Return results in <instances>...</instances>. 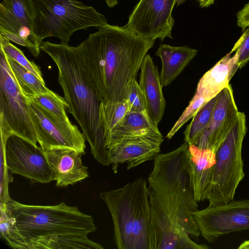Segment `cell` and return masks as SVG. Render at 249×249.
<instances>
[{"label":"cell","instance_id":"obj_28","mask_svg":"<svg viewBox=\"0 0 249 249\" xmlns=\"http://www.w3.org/2000/svg\"><path fill=\"white\" fill-rule=\"evenodd\" d=\"M55 117L64 121H70L66 109L68 105L64 98L53 91L29 99Z\"/></svg>","mask_w":249,"mask_h":249},{"label":"cell","instance_id":"obj_8","mask_svg":"<svg viewBox=\"0 0 249 249\" xmlns=\"http://www.w3.org/2000/svg\"><path fill=\"white\" fill-rule=\"evenodd\" d=\"M0 131L8 136L15 135L37 145V137L32 122L27 99L18 85L7 56L1 48Z\"/></svg>","mask_w":249,"mask_h":249},{"label":"cell","instance_id":"obj_27","mask_svg":"<svg viewBox=\"0 0 249 249\" xmlns=\"http://www.w3.org/2000/svg\"><path fill=\"white\" fill-rule=\"evenodd\" d=\"M0 213L1 238L12 248L26 249L25 243L13 224L5 204L0 203Z\"/></svg>","mask_w":249,"mask_h":249},{"label":"cell","instance_id":"obj_7","mask_svg":"<svg viewBox=\"0 0 249 249\" xmlns=\"http://www.w3.org/2000/svg\"><path fill=\"white\" fill-rule=\"evenodd\" d=\"M149 189L162 195L176 197L193 211L197 208L191 180L189 145L185 142L176 150L159 154L154 159L148 178Z\"/></svg>","mask_w":249,"mask_h":249},{"label":"cell","instance_id":"obj_3","mask_svg":"<svg viewBox=\"0 0 249 249\" xmlns=\"http://www.w3.org/2000/svg\"><path fill=\"white\" fill-rule=\"evenodd\" d=\"M112 217L119 249H156L149 189L140 178L124 187L100 194Z\"/></svg>","mask_w":249,"mask_h":249},{"label":"cell","instance_id":"obj_2","mask_svg":"<svg viewBox=\"0 0 249 249\" xmlns=\"http://www.w3.org/2000/svg\"><path fill=\"white\" fill-rule=\"evenodd\" d=\"M40 50L53 60L58 71V82L68 105V112L80 126L93 158L100 164L110 165L101 126L100 107L103 102L83 68L76 47L42 42Z\"/></svg>","mask_w":249,"mask_h":249},{"label":"cell","instance_id":"obj_5","mask_svg":"<svg viewBox=\"0 0 249 249\" xmlns=\"http://www.w3.org/2000/svg\"><path fill=\"white\" fill-rule=\"evenodd\" d=\"M32 0V32L41 43L44 38L54 36L68 44L74 32L107 23L104 15L77 0Z\"/></svg>","mask_w":249,"mask_h":249},{"label":"cell","instance_id":"obj_6","mask_svg":"<svg viewBox=\"0 0 249 249\" xmlns=\"http://www.w3.org/2000/svg\"><path fill=\"white\" fill-rule=\"evenodd\" d=\"M247 131L246 116L239 111L235 122L215 152L209 206L227 204L234 199L236 190L245 177L242 147Z\"/></svg>","mask_w":249,"mask_h":249},{"label":"cell","instance_id":"obj_22","mask_svg":"<svg viewBox=\"0 0 249 249\" xmlns=\"http://www.w3.org/2000/svg\"><path fill=\"white\" fill-rule=\"evenodd\" d=\"M103 249L100 244L89 240L87 236L72 234L53 235L37 238L26 243V249Z\"/></svg>","mask_w":249,"mask_h":249},{"label":"cell","instance_id":"obj_39","mask_svg":"<svg viewBox=\"0 0 249 249\" xmlns=\"http://www.w3.org/2000/svg\"><path fill=\"white\" fill-rule=\"evenodd\" d=\"M186 0H177L176 1V4L177 6H178L181 4H182L183 2H184Z\"/></svg>","mask_w":249,"mask_h":249},{"label":"cell","instance_id":"obj_23","mask_svg":"<svg viewBox=\"0 0 249 249\" xmlns=\"http://www.w3.org/2000/svg\"><path fill=\"white\" fill-rule=\"evenodd\" d=\"M7 58L17 84L27 99H31L51 91L46 86L45 82L30 71L7 56Z\"/></svg>","mask_w":249,"mask_h":249},{"label":"cell","instance_id":"obj_30","mask_svg":"<svg viewBox=\"0 0 249 249\" xmlns=\"http://www.w3.org/2000/svg\"><path fill=\"white\" fill-rule=\"evenodd\" d=\"M0 4L32 31L34 16L32 0H2Z\"/></svg>","mask_w":249,"mask_h":249},{"label":"cell","instance_id":"obj_34","mask_svg":"<svg viewBox=\"0 0 249 249\" xmlns=\"http://www.w3.org/2000/svg\"><path fill=\"white\" fill-rule=\"evenodd\" d=\"M244 30L231 51L237 53L240 69L245 66L249 60V26Z\"/></svg>","mask_w":249,"mask_h":249},{"label":"cell","instance_id":"obj_32","mask_svg":"<svg viewBox=\"0 0 249 249\" xmlns=\"http://www.w3.org/2000/svg\"><path fill=\"white\" fill-rule=\"evenodd\" d=\"M209 101L196 92L189 105L168 133L166 138L171 139L189 120L193 118L198 111Z\"/></svg>","mask_w":249,"mask_h":249},{"label":"cell","instance_id":"obj_12","mask_svg":"<svg viewBox=\"0 0 249 249\" xmlns=\"http://www.w3.org/2000/svg\"><path fill=\"white\" fill-rule=\"evenodd\" d=\"M7 167L16 174L41 183L54 180L52 170L40 146L19 136L11 135L5 146Z\"/></svg>","mask_w":249,"mask_h":249},{"label":"cell","instance_id":"obj_1","mask_svg":"<svg viewBox=\"0 0 249 249\" xmlns=\"http://www.w3.org/2000/svg\"><path fill=\"white\" fill-rule=\"evenodd\" d=\"M155 41L124 26L107 23L76 47L85 72L103 102L126 99L129 85Z\"/></svg>","mask_w":249,"mask_h":249},{"label":"cell","instance_id":"obj_4","mask_svg":"<svg viewBox=\"0 0 249 249\" xmlns=\"http://www.w3.org/2000/svg\"><path fill=\"white\" fill-rule=\"evenodd\" d=\"M12 221L28 241L53 235L87 236L96 231L93 217L64 202L55 205H31L12 200L5 204Z\"/></svg>","mask_w":249,"mask_h":249},{"label":"cell","instance_id":"obj_18","mask_svg":"<svg viewBox=\"0 0 249 249\" xmlns=\"http://www.w3.org/2000/svg\"><path fill=\"white\" fill-rule=\"evenodd\" d=\"M189 155L195 199L197 202L207 200L211 188L215 153L192 144L189 145Z\"/></svg>","mask_w":249,"mask_h":249},{"label":"cell","instance_id":"obj_20","mask_svg":"<svg viewBox=\"0 0 249 249\" xmlns=\"http://www.w3.org/2000/svg\"><path fill=\"white\" fill-rule=\"evenodd\" d=\"M197 53V50L188 46L177 47L160 44L156 55L160 58L162 63L160 75L162 86L166 87L171 84Z\"/></svg>","mask_w":249,"mask_h":249},{"label":"cell","instance_id":"obj_37","mask_svg":"<svg viewBox=\"0 0 249 249\" xmlns=\"http://www.w3.org/2000/svg\"><path fill=\"white\" fill-rule=\"evenodd\" d=\"M106 3L110 8H113L118 4V0H106Z\"/></svg>","mask_w":249,"mask_h":249},{"label":"cell","instance_id":"obj_14","mask_svg":"<svg viewBox=\"0 0 249 249\" xmlns=\"http://www.w3.org/2000/svg\"><path fill=\"white\" fill-rule=\"evenodd\" d=\"M162 142L161 134L127 137L115 142L108 147L112 170L116 173L119 165L124 163L130 169L154 159Z\"/></svg>","mask_w":249,"mask_h":249},{"label":"cell","instance_id":"obj_29","mask_svg":"<svg viewBox=\"0 0 249 249\" xmlns=\"http://www.w3.org/2000/svg\"><path fill=\"white\" fill-rule=\"evenodd\" d=\"M10 41L6 36L0 34V48L3 51L6 55L45 82L39 67L33 61L28 59L23 52L12 44Z\"/></svg>","mask_w":249,"mask_h":249},{"label":"cell","instance_id":"obj_16","mask_svg":"<svg viewBox=\"0 0 249 249\" xmlns=\"http://www.w3.org/2000/svg\"><path fill=\"white\" fill-rule=\"evenodd\" d=\"M52 170L56 186L65 187L87 178L88 167L82 161L83 155L70 148L56 147L44 151Z\"/></svg>","mask_w":249,"mask_h":249},{"label":"cell","instance_id":"obj_25","mask_svg":"<svg viewBox=\"0 0 249 249\" xmlns=\"http://www.w3.org/2000/svg\"><path fill=\"white\" fill-rule=\"evenodd\" d=\"M216 100L217 95L207 102L187 125L183 133L184 141L189 145L194 144L209 124L216 105Z\"/></svg>","mask_w":249,"mask_h":249},{"label":"cell","instance_id":"obj_33","mask_svg":"<svg viewBox=\"0 0 249 249\" xmlns=\"http://www.w3.org/2000/svg\"><path fill=\"white\" fill-rule=\"evenodd\" d=\"M126 99L128 103L129 111L146 110L145 97L136 79L133 80L129 85Z\"/></svg>","mask_w":249,"mask_h":249},{"label":"cell","instance_id":"obj_35","mask_svg":"<svg viewBox=\"0 0 249 249\" xmlns=\"http://www.w3.org/2000/svg\"><path fill=\"white\" fill-rule=\"evenodd\" d=\"M237 24L242 30L249 26V2L237 13Z\"/></svg>","mask_w":249,"mask_h":249},{"label":"cell","instance_id":"obj_17","mask_svg":"<svg viewBox=\"0 0 249 249\" xmlns=\"http://www.w3.org/2000/svg\"><path fill=\"white\" fill-rule=\"evenodd\" d=\"M140 70L139 84L145 97L146 110L158 125L164 114L166 102L157 68L149 54L143 59Z\"/></svg>","mask_w":249,"mask_h":249},{"label":"cell","instance_id":"obj_40","mask_svg":"<svg viewBox=\"0 0 249 249\" xmlns=\"http://www.w3.org/2000/svg\"><path fill=\"white\" fill-rule=\"evenodd\" d=\"M198 0L199 2V3H201L202 2H203L204 1V0Z\"/></svg>","mask_w":249,"mask_h":249},{"label":"cell","instance_id":"obj_11","mask_svg":"<svg viewBox=\"0 0 249 249\" xmlns=\"http://www.w3.org/2000/svg\"><path fill=\"white\" fill-rule=\"evenodd\" d=\"M177 0H140L124 27L138 36L153 40L172 39V11Z\"/></svg>","mask_w":249,"mask_h":249},{"label":"cell","instance_id":"obj_21","mask_svg":"<svg viewBox=\"0 0 249 249\" xmlns=\"http://www.w3.org/2000/svg\"><path fill=\"white\" fill-rule=\"evenodd\" d=\"M160 134L158 125L150 119L146 110L129 111L107 136L106 147L108 150L110 144L124 137Z\"/></svg>","mask_w":249,"mask_h":249},{"label":"cell","instance_id":"obj_26","mask_svg":"<svg viewBox=\"0 0 249 249\" xmlns=\"http://www.w3.org/2000/svg\"><path fill=\"white\" fill-rule=\"evenodd\" d=\"M129 111V107L126 99L116 103H101L100 107V122L106 140L110 131Z\"/></svg>","mask_w":249,"mask_h":249},{"label":"cell","instance_id":"obj_13","mask_svg":"<svg viewBox=\"0 0 249 249\" xmlns=\"http://www.w3.org/2000/svg\"><path fill=\"white\" fill-rule=\"evenodd\" d=\"M238 112L233 90L229 84L217 95L216 105L209 124L194 145L215 153L233 126Z\"/></svg>","mask_w":249,"mask_h":249},{"label":"cell","instance_id":"obj_19","mask_svg":"<svg viewBox=\"0 0 249 249\" xmlns=\"http://www.w3.org/2000/svg\"><path fill=\"white\" fill-rule=\"evenodd\" d=\"M230 52L221 59L199 80L196 92L210 101L227 87L239 68L238 55Z\"/></svg>","mask_w":249,"mask_h":249},{"label":"cell","instance_id":"obj_31","mask_svg":"<svg viewBox=\"0 0 249 249\" xmlns=\"http://www.w3.org/2000/svg\"><path fill=\"white\" fill-rule=\"evenodd\" d=\"M8 136L0 131V203L7 204L12 199L11 198L8 187L12 182L13 177L6 164L5 157V146Z\"/></svg>","mask_w":249,"mask_h":249},{"label":"cell","instance_id":"obj_15","mask_svg":"<svg viewBox=\"0 0 249 249\" xmlns=\"http://www.w3.org/2000/svg\"><path fill=\"white\" fill-rule=\"evenodd\" d=\"M150 203L156 239V249H207L193 241L179 224L171 218L149 190Z\"/></svg>","mask_w":249,"mask_h":249},{"label":"cell","instance_id":"obj_24","mask_svg":"<svg viewBox=\"0 0 249 249\" xmlns=\"http://www.w3.org/2000/svg\"><path fill=\"white\" fill-rule=\"evenodd\" d=\"M0 30L7 31L15 34L28 42L34 49L35 57H37L40 54L41 43L35 36L31 29L0 4Z\"/></svg>","mask_w":249,"mask_h":249},{"label":"cell","instance_id":"obj_9","mask_svg":"<svg viewBox=\"0 0 249 249\" xmlns=\"http://www.w3.org/2000/svg\"><path fill=\"white\" fill-rule=\"evenodd\" d=\"M29 112L37 142L43 151L66 147L85 154V138L70 121L62 120L27 99Z\"/></svg>","mask_w":249,"mask_h":249},{"label":"cell","instance_id":"obj_38","mask_svg":"<svg viewBox=\"0 0 249 249\" xmlns=\"http://www.w3.org/2000/svg\"><path fill=\"white\" fill-rule=\"evenodd\" d=\"M239 249H249V240L243 242L238 248Z\"/></svg>","mask_w":249,"mask_h":249},{"label":"cell","instance_id":"obj_36","mask_svg":"<svg viewBox=\"0 0 249 249\" xmlns=\"http://www.w3.org/2000/svg\"><path fill=\"white\" fill-rule=\"evenodd\" d=\"M214 0H204L203 2L199 3L200 6L201 7H207L213 4Z\"/></svg>","mask_w":249,"mask_h":249},{"label":"cell","instance_id":"obj_10","mask_svg":"<svg viewBox=\"0 0 249 249\" xmlns=\"http://www.w3.org/2000/svg\"><path fill=\"white\" fill-rule=\"evenodd\" d=\"M200 234L209 243L231 232L249 230V199L232 200L192 211Z\"/></svg>","mask_w":249,"mask_h":249}]
</instances>
